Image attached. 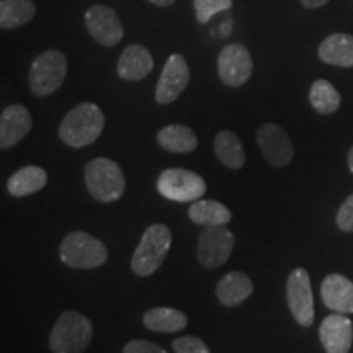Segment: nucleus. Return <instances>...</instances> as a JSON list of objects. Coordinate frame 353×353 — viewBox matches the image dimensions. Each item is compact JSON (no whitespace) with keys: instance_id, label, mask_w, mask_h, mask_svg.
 <instances>
[{"instance_id":"nucleus-6","label":"nucleus","mask_w":353,"mask_h":353,"mask_svg":"<svg viewBox=\"0 0 353 353\" xmlns=\"http://www.w3.org/2000/svg\"><path fill=\"white\" fill-rule=\"evenodd\" d=\"M68 76V57L57 50H48L34 57L30 68L28 82L33 95L48 97L63 85Z\"/></svg>"},{"instance_id":"nucleus-10","label":"nucleus","mask_w":353,"mask_h":353,"mask_svg":"<svg viewBox=\"0 0 353 353\" xmlns=\"http://www.w3.org/2000/svg\"><path fill=\"white\" fill-rule=\"evenodd\" d=\"M286 299L291 314L301 327H311L314 322V299H312L311 280L306 268H294L286 283Z\"/></svg>"},{"instance_id":"nucleus-7","label":"nucleus","mask_w":353,"mask_h":353,"mask_svg":"<svg viewBox=\"0 0 353 353\" xmlns=\"http://www.w3.org/2000/svg\"><path fill=\"white\" fill-rule=\"evenodd\" d=\"M157 190L170 201L190 203L203 198L206 183L196 172L187 169H167L159 175Z\"/></svg>"},{"instance_id":"nucleus-5","label":"nucleus","mask_w":353,"mask_h":353,"mask_svg":"<svg viewBox=\"0 0 353 353\" xmlns=\"http://www.w3.org/2000/svg\"><path fill=\"white\" fill-rule=\"evenodd\" d=\"M61 260L70 268L92 270L107 262L108 249L103 242L83 231H74L64 237L59 249Z\"/></svg>"},{"instance_id":"nucleus-19","label":"nucleus","mask_w":353,"mask_h":353,"mask_svg":"<svg viewBox=\"0 0 353 353\" xmlns=\"http://www.w3.org/2000/svg\"><path fill=\"white\" fill-rule=\"evenodd\" d=\"M254 283L245 273L229 272L216 285V298L226 307H236L252 294Z\"/></svg>"},{"instance_id":"nucleus-16","label":"nucleus","mask_w":353,"mask_h":353,"mask_svg":"<svg viewBox=\"0 0 353 353\" xmlns=\"http://www.w3.org/2000/svg\"><path fill=\"white\" fill-rule=\"evenodd\" d=\"M154 59L151 51L143 44L132 43L125 48L117 64L118 77L126 82H139L152 72Z\"/></svg>"},{"instance_id":"nucleus-20","label":"nucleus","mask_w":353,"mask_h":353,"mask_svg":"<svg viewBox=\"0 0 353 353\" xmlns=\"http://www.w3.org/2000/svg\"><path fill=\"white\" fill-rule=\"evenodd\" d=\"M48 174L38 165H25L17 170L7 182V190L12 196L23 198L46 187Z\"/></svg>"},{"instance_id":"nucleus-32","label":"nucleus","mask_w":353,"mask_h":353,"mask_svg":"<svg viewBox=\"0 0 353 353\" xmlns=\"http://www.w3.org/2000/svg\"><path fill=\"white\" fill-rule=\"evenodd\" d=\"M149 2H151L152 6H156V7H162V8H165V7L174 6V3L176 2V0H149Z\"/></svg>"},{"instance_id":"nucleus-29","label":"nucleus","mask_w":353,"mask_h":353,"mask_svg":"<svg viewBox=\"0 0 353 353\" xmlns=\"http://www.w3.org/2000/svg\"><path fill=\"white\" fill-rule=\"evenodd\" d=\"M335 223L341 231L353 232V193L342 203V206L337 211Z\"/></svg>"},{"instance_id":"nucleus-26","label":"nucleus","mask_w":353,"mask_h":353,"mask_svg":"<svg viewBox=\"0 0 353 353\" xmlns=\"http://www.w3.org/2000/svg\"><path fill=\"white\" fill-rule=\"evenodd\" d=\"M309 101L317 113L332 114L341 108L342 97L329 81L317 79L309 88Z\"/></svg>"},{"instance_id":"nucleus-14","label":"nucleus","mask_w":353,"mask_h":353,"mask_svg":"<svg viewBox=\"0 0 353 353\" xmlns=\"http://www.w3.org/2000/svg\"><path fill=\"white\" fill-rule=\"evenodd\" d=\"M33 118L25 105L13 103L0 114V148L10 149L32 131Z\"/></svg>"},{"instance_id":"nucleus-33","label":"nucleus","mask_w":353,"mask_h":353,"mask_svg":"<svg viewBox=\"0 0 353 353\" xmlns=\"http://www.w3.org/2000/svg\"><path fill=\"white\" fill-rule=\"evenodd\" d=\"M347 161H348V169H350V172L353 174V145H352L350 151H348V157H347Z\"/></svg>"},{"instance_id":"nucleus-22","label":"nucleus","mask_w":353,"mask_h":353,"mask_svg":"<svg viewBox=\"0 0 353 353\" xmlns=\"http://www.w3.org/2000/svg\"><path fill=\"white\" fill-rule=\"evenodd\" d=\"M214 152L221 164L229 167V169H242L245 164L244 145L234 131L223 130L216 134Z\"/></svg>"},{"instance_id":"nucleus-24","label":"nucleus","mask_w":353,"mask_h":353,"mask_svg":"<svg viewBox=\"0 0 353 353\" xmlns=\"http://www.w3.org/2000/svg\"><path fill=\"white\" fill-rule=\"evenodd\" d=\"M188 218L200 226H226L231 223L232 213L216 200H196L190 206Z\"/></svg>"},{"instance_id":"nucleus-13","label":"nucleus","mask_w":353,"mask_h":353,"mask_svg":"<svg viewBox=\"0 0 353 353\" xmlns=\"http://www.w3.org/2000/svg\"><path fill=\"white\" fill-rule=\"evenodd\" d=\"M188 82L190 68L187 59L179 52L170 54L156 85V101L159 105L174 103L187 88Z\"/></svg>"},{"instance_id":"nucleus-1","label":"nucleus","mask_w":353,"mask_h":353,"mask_svg":"<svg viewBox=\"0 0 353 353\" xmlns=\"http://www.w3.org/2000/svg\"><path fill=\"white\" fill-rule=\"evenodd\" d=\"M105 128L103 112L99 105L83 101L65 114L59 125V139L69 148L81 149L94 144Z\"/></svg>"},{"instance_id":"nucleus-27","label":"nucleus","mask_w":353,"mask_h":353,"mask_svg":"<svg viewBox=\"0 0 353 353\" xmlns=\"http://www.w3.org/2000/svg\"><path fill=\"white\" fill-rule=\"evenodd\" d=\"M232 7V0H193L198 23L206 25L221 12H226Z\"/></svg>"},{"instance_id":"nucleus-28","label":"nucleus","mask_w":353,"mask_h":353,"mask_svg":"<svg viewBox=\"0 0 353 353\" xmlns=\"http://www.w3.org/2000/svg\"><path fill=\"white\" fill-rule=\"evenodd\" d=\"M175 353H211L208 345L195 335H183L172 342Z\"/></svg>"},{"instance_id":"nucleus-18","label":"nucleus","mask_w":353,"mask_h":353,"mask_svg":"<svg viewBox=\"0 0 353 353\" xmlns=\"http://www.w3.org/2000/svg\"><path fill=\"white\" fill-rule=\"evenodd\" d=\"M322 63L337 68H353V34L332 33L317 48Z\"/></svg>"},{"instance_id":"nucleus-30","label":"nucleus","mask_w":353,"mask_h":353,"mask_svg":"<svg viewBox=\"0 0 353 353\" xmlns=\"http://www.w3.org/2000/svg\"><path fill=\"white\" fill-rule=\"evenodd\" d=\"M123 353H167V352L154 342L131 341L126 343L125 348H123Z\"/></svg>"},{"instance_id":"nucleus-17","label":"nucleus","mask_w":353,"mask_h":353,"mask_svg":"<svg viewBox=\"0 0 353 353\" xmlns=\"http://www.w3.org/2000/svg\"><path fill=\"white\" fill-rule=\"evenodd\" d=\"M321 298L330 311L339 314H353V281L332 273L321 285Z\"/></svg>"},{"instance_id":"nucleus-12","label":"nucleus","mask_w":353,"mask_h":353,"mask_svg":"<svg viewBox=\"0 0 353 353\" xmlns=\"http://www.w3.org/2000/svg\"><path fill=\"white\" fill-rule=\"evenodd\" d=\"M257 144L263 159L272 167H285L293 161L294 145L288 132L275 123H263L259 126Z\"/></svg>"},{"instance_id":"nucleus-3","label":"nucleus","mask_w":353,"mask_h":353,"mask_svg":"<svg viewBox=\"0 0 353 353\" xmlns=\"http://www.w3.org/2000/svg\"><path fill=\"white\" fill-rule=\"evenodd\" d=\"M94 325L88 317L77 311H65L57 317L50 335L52 353H82L90 345Z\"/></svg>"},{"instance_id":"nucleus-15","label":"nucleus","mask_w":353,"mask_h":353,"mask_svg":"<svg viewBox=\"0 0 353 353\" xmlns=\"http://www.w3.org/2000/svg\"><path fill=\"white\" fill-rule=\"evenodd\" d=\"M319 339L327 353H348L353 342V325L347 314H330L322 321Z\"/></svg>"},{"instance_id":"nucleus-2","label":"nucleus","mask_w":353,"mask_h":353,"mask_svg":"<svg viewBox=\"0 0 353 353\" xmlns=\"http://www.w3.org/2000/svg\"><path fill=\"white\" fill-rule=\"evenodd\" d=\"M83 179L88 193L97 201L113 203L125 195V174L112 159L97 157L88 162L83 170Z\"/></svg>"},{"instance_id":"nucleus-21","label":"nucleus","mask_w":353,"mask_h":353,"mask_svg":"<svg viewBox=\"0 0 353 353\" xmlns=\"http://www.w3.org/2000/svg\"><path fill=\"white\" fill-rule=\"evenodd\" d=\"M157 143L172 154H188L198 148V136L185 125H169L157 132Z\"/></svg>"},{"instance_id":"nucleus-25","label":"nucleus","mask_w":353,"mask_h":353,"mask_svg":"<svg viewBox=\"0 0 353 353\" xmlns=\"http://www.w3.org/2000/svg\"><path fill=\"white\" fill-rule=\"evenodd\" d=\"M37 15L33 0H0V28L15 30L30 23Z\"/></svg>"},{"instance_id":"nucleus-4","label":"nucleus","mask_w":353,"mask_h":353,"mask_svg":"<svg viewBox=\"0 0 353 353\" xmlns=\"http://www.w3.org/2000/svg\"><path fill=\"white\" fill-rule=\"evenodd\" d=\"M172 232L164 224H152L145 229L131 259V268L138 276H149L159 270L169 254Z\"/></svg>"},{"instance_id":"nucleus-31","label":"nucleus","mask_w":353,"mask_h":353,"mask_svg":"<svg viewBox=\"0 0 353 353\" xmlns=\"http://www.w3.org/2000/svg\"><path fill=\"white\" fill-rule=\"evenodd\" d=\"M299 3L307 10H316V8H321L324 6H327L329 0H299Z\"/></svg>"},{"instance_id":"nucleus-11","label":"nucleus","mask_w":353,"mask_h":353,"mask_svg":"<svg viewBox=\"0 0 353 353\" xmlns=\"http://www.w3.org/2000/svg\"><path fill=\"white\" fill-rule=\"evenodd\" d=\"M83 20H85L88 34L101 46H117L125 37V26L112 7L95 3L85 12Z\"/></svg>"},{"instance_id":"nucleus-9","label":"nucleus","mask_w":353,"mask_h":353,"mask_svg":"<svg viewBox=\"0 0 353 353\" xmlns=\"http://www.w3.org/2000/svg\"><path fill=\"white\" fill-rule=\"evenodd\" d=\"M254 72L250 51L241 43H229L218 56V74L224 85L237 88L245 85Z\"/></svg>"},{"instance_id":"nucleus-8","label":"nucleus","mask_w":353,"mask_h":353,"mask_svg":"<svg viewBox=\"0 0 353 353\" xmlns=\"http://www.w3.org/2000/svg\"><path fill=\"white\" fill-rule=\"evenodd\" d=\"M234 242V234L226 226H205L198 237V262L206 270L221 268L231 257Z\"/></svg>"},{"instance_id":"nucleus-23","label":"nucleus","mask_w":353,"mask_h":353,"mask_svg":"<svg viewBox=\"0 0 353 353\" xmlns=\"http://www.w3.org/2000/svg\"><path fill=\"white\" fill-rule=\"evenodd\" d=\"M143 322L152 332H179L187 327L188 319L179 309L159 306L145 311Z\"/></svg>"}]
</instances>
